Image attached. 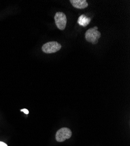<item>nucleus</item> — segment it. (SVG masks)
Returning <instances> with one entry per match:
<instances>
[{"mask_svg": "<svg viewBox=\"0 0 130 146\" xmlns=\"http://www.w3.org/2000/svg\"><path fill=\"white\" fill-rule=\"evenodd\" d=\"M98 29V27H95L88 29L86 32L85 39L88 42L92 43L93 44L98 43L99 39L101 37V33Z\"/></svg>", "mask_w": 130, "mask_h": 146, "instance_id": "obj_1", "label": "nucleus"}, {"mask_svg": "<svg viewBox=\"0 0 130 146\" xmlns=\"http://www.w3.org/2000/svg\"><path fill=\"white\" fill-rule=\"evenodd\" d=\"M61 48V45L57 42H49L45 43L42 46V50L44 53L47 54L54 53L60 50Z\"/></svg>", "mask_w": 130, "mask_h": 146, "instance_id": "obj_2", "label": "nucleus"}, {"mask_svg": "<svg viewBox=\"0 0 130 146\" xmlns=\"http://www.w3.org/2000/svg\"><path fill=\"white\" fill-rule=\"evenodd\" d=\"M72 136V131L68 128L63 127L58 130L55 135V139L58 142H63L69 139Z\"/></svg>", "mask_w": 130, "mask_h": 146, "instance_id": "obj_3", "label": "nucleus"}, {"mask_svg": "<svg viewBox=\"0 0 130 146\" xmlns=\"http://www.w3.org/2000/svg\"><path fill=\"white\" fill-rule=\"evenodd\" d=\"M54 19L57 27L60 30H64L67 24V17L65 14L61 12H58L55 15Z\"/></svg>", "mask_w": 130, "mask_h": 146, "instance_id": "obj_4", "label": "nucleus"}, {"mask_svg": "<svg viewBox=\"0 0 130 146\" xmlns=\"http://www.w3.org/2000/svg\"><path fill=\"white\" fill-rule=\"evenodd\" d=\"M70 2L74 8L78 9H85L88 6L86 0H71Z\"/></svg>", "mask_w": 130, "mask_h": 146, "instance_id": "obj_5", "label": "nucleus"}, {"mask_svg": "<svg viewBox=\"0 0 130 146\" xmlns=\"http://www.w3.org/2000/svg\"><path fill=\"white\" fill-rule=\"evenodd\" d=\"M90 22V18H88L85 15H81L78 19V23L80 26L86 27Z\"/></svg>", "mask_w": 130, "mask_h": 146, "instance_id": "obj_6", "label": "nucleus"}, {"mask_svg": "<svg viewBox=\"0 0 130 146\" xmlns=\"http://www.w3.org/2000/svg\"><path fill=\"white\" fill-rule=\"evenodd\" d=\"M0 146H8V145L3 141H0Z\"/></svg>", "mask_w": 130, "mask_h": 146, "instance_id": "obj_7", "label": "nucleus"}, {"mask_svg": "<svg viewBox=\"0 0 130 146\" xmlns=\"http://www.w3.org/2000/svg\"><path fill=\"white\" fill-rule=\"evenodd\" d=\"M21 111H22V112H24L26 114H28V113H29V111L27 110V109H22Z\"/></svg>", "mask_w": 130, "mask_h": 146, "instance_id": "obj_8", "label": "nucleus"}]
</instances>
